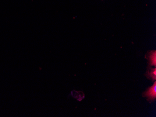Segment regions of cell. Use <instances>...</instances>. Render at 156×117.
<instances>
[{"label":"cell","mask_w":156,"mask_h":117,"mask_svg":"<svg viewBox=\"0 0 156 117\" xmlns=\"http://www.w3.org/2000/svg\"><path fill=\"white\" fill-rule=\"evenodd\" d=\"M151 76H154L155 78H156V69H154V71H152V73H151Z\"/></svg>","instance_id":"obj_3"},{"label":"cell","mask_w":156,"mask_h":117,"mask_svg":"<svg viewBox=\"0 0 156 117\" xmlns=\"http://www.w3.org/2000/svg\"><path fill=\"white\" fill-rule=\"evenodd\" d=\"M145 96L150 99H154L156 97V84L155 82L154 85L151 87L145 93Z\"/></svg>","instance_id":"obj_1"},{"label":"cell","mask_w":156,"mask_h":117,"mask_svg":"<svg viewBox=\"0 0 156 117\" xmlns=\"http://www.w3.org/2000/svg\"><path fill=\"white\" fill-rule=\"evenodd\" d=\"M151 64L152 65H156V53H154V55L153 54L151 55Z\"/></svg>","instance_id":"obj_2"}]
</instances>
